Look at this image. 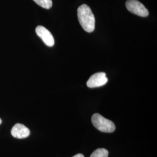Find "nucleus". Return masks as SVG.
Here are the masks:
<instances>
[{"label":"nucleus","mask_w":157,"mask_h":157,"mask_svg":"<svg viewBox=\"0 0 157 157\" xmlns=\"http://www.w3.org/2000/svg\"><path fill=\"white\" fill-rule=\"evenodd\" d=\"M91 122L95 128L102 132L112 133L115 130V124L99 113H94L92 116Z\"/></svg>","instance_id":"f03ea898"},{"label":"nucleus","mask_w":157,"mask_h":157,"mask_svg":"<svg viewBox=\"0 0 157 157\" xmlns=\"http://www.w3.org/2000/svg\"><path fill=\"white\" fill-rule=\"evenodd\" d=\"M2 124V120H1V119L0 118V124Z\"/></svg>","instance_id":"9d476101"},{"label":"nucleus","mask_w":157,"mask_h":157,"mask_svg":"<svg viewBox=\"0 0 157 157\" xmlns=\"http://www.w3.org/2000/svg\"><path fill=\"white\" fill-rule=\"evenodd\" d=\"M36 33L47 46H54L55 43L54 37L50 32L45 27L43 26H38L36 28Z\"/></svg>","instance_id":"39448f33"},{"label":"nucleus","mask_w":157,"mask_h":157,"mask_svg":"<svg viewBox=\"0 0 157 157\" xmlns=\"http://www.w3.org/2000/svg\"><path fill=\"white\" fill-rule=\"evenodd\" d=\"M73 157H84V155H83V154H77V155H75V156H73Z\"/></svg>","instance_id":"1a4fd4ad"},{"label":"nucleus","mask_w":157,"mask_h":157,"mask_svg":"<svg viewBox=\"0 0 157 157\" xmlns=\"http://www.w3.org/2000/svg\"><path fill=\"white\" fill-rule=\"evenodd\" d=\"M30 134V130L25 125L21 124H17L12 128L11 135L17 139H25Z\"/></svg>","instance_id":"423d86ee"},{"label":"nucleus","mask_w":157,"mask_h":157,"mask_svg":"<svg viewBox=\"0 0 157 157\" xmlns=\"http://www.w3.org/2000/svg\"><path fill=\"white\" fill-rule=\"evenodd\" d=\"M78 22L84 30L88 33L95 29V17L90 7L86 4L80 6L78 9Z\"/></svg>","instance_id":"f257e3e1"},{"label":"nucleus","mask_w":157,"mask_h":157,"mask_svg":"<svg viewBox=\"0 0 157 157\" xmlns=\"http://www.w3.org/2000/svg\"><path fill=\"white\" fill-rule=\"evenodd\" d=\"M33 1L39 6L47 10L51 8L52 6V0H33Z\"/></svg>","instance_id":"6e6552de"},{"label":"nucleus","mask_w":157,"mask_h":157,"mask_svg":"<svg viewBox=\"0 0 157 157\" xmlns=\"http://www.w3.org/2000/svg\"><path fill=\"white\" fill-rule=\"evenodd\" d=\"M108 82L106 73L98 72L93 75L87 82V86L89 88H95L102 86Z\"/></svg>","instance_id":"20e7f679"},{"label":"nucleus","mask_w":157,"mask_h":157,"mask_svg":"<svg viewBox=\"0 0 157 157\" xmlns=\"http://www.w3.org/2000/svg\"><path fill=\"white\" fill-rule=\"evenodd\" d=\"M126 7L129 12L139 17H147L149 15L146 6L137 0H128Z\"/></svg>","instance_id":"7ed1b4c3"},{"label":"nucleus","mask_w":157,"mask_h":157,"mask_svg":"<svg viewBox=\"0 0 157 157\" xmlns=\"http://www.w3.org/2000/svg\"><path fill=\"white\" fill-rule=\"evenodd\" d=\"M108 151L105 148H98L93 152L90 157H108Z\"/></svg>","instance_id":"0eeeda50"}]
</instances>
